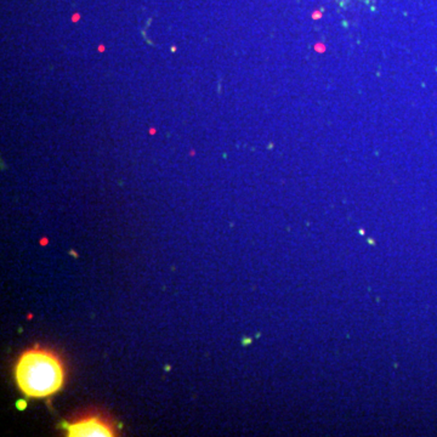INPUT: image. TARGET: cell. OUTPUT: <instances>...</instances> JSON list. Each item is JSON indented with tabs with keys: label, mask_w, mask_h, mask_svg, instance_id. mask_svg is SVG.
<instances>
[{
	"label": "cell",
	"mask_w": 437,
	"mask_h": 437,
	"mask_svg": "<svg viewBox=\"0 0 437 437\" xmlns=\"http://www.w3.org/2000/svg\"><path fill=\"white\" fill-rule=\"evenodd\" d=\"M14 372L17 388L31 398H45L57 394L66 380V368L60 356L39 346L21 353Z\"/></svg>",
	"instance_id": "6da1fadb"
},
{
	"label": "cell",
	"mask_w": 437,
	"mask_h": 437,
	"mask_svg": "<svg viewBox=\"0 0 437 437\" xmlns=\"http://www.w3.org/2000/svg\"><path fill=\"white\" fill-rule=\"evenodd\" d=\"M69 437H111L117 436L113 424L101 414L82 415L62 424Z\"/></svg>",
	"instance_id": "7a4b0ae2"
}]
</instances>
